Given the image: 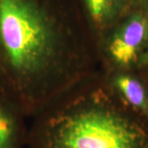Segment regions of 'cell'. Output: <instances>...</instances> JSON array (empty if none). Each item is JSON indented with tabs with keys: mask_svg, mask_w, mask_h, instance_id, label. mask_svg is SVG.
<instances>
[{
	"mask_svg": "<svg viewBox=\"0 0 148 148\" xmlns=\"http://www.w3.org/2000/svg\"><path fill=\"white\" fill-rule=\"evenodd\" d=\"M86 55L40 0H0V77L19 109L32 110L73 84Z\"/></svg>",
	"mask_w": 148,
	"mask_h": 148,
	"instance_id": "6da1fadb",
	"label": "cell"
},
{
	"mask_svg": "<svg viewBox=\"0 0 148 148\" xmlns=\"http://www.w3.org/2000/svg\"><path fill=\"white\" fill-rule=\"evenodd\" d=\"M0 95L6 96V97H8V99H10V98L8 97V94H7V92H6L5 88H4V86H3V82H2V79H1V77H0Z\"/></svg>",
	"mask_w": 148,
	"mask_h": 148,
	"instance_id": "ba28073f",
	"label": "cell"
},
{
	"mask_svg": "<svg viewBox=\"0 0 148 148\" xmlns=\"http://www.w3.org/2000/svg\"><path fill=\"white\" fill-rule=\"evenodd\" d=\"M19 108L0 95V148H17L21 133L17 116Z\"/></svg>",
	"mask_w": 148,
	"mask_h": 148,
	"instance_id": "5b68a950",
	"label": "cell"
},
{
	"mask_svg": "<svg viewBox=\"0 0 148 148\" xmlns=\"http://www.w3.org/2000/svg\"><path fill=\"white\" fill-rule=\"evenodd\" d=\"M90 20L97 30L104 31L121 13L124 0H83Z\"/></svg>",
	"mask_w": 148,
	"mask_h": 148,
	"instance_id": "8992f818",
	"label": "cell"
},
{
	"mask_svg": "<svg viewBox=\"0 0 148 148\" xmlns=\"http://www.w3.org/2000/svg\"><path fill=\"white\" fill-rule=\"evenodd\" d=\"M139 61L143 65H148V49L145 53H142L141 57L139 58Z\"/></svg>",
	"mask_w": 148,
	"mask_h": 148,
	"instance_id": "52a82bcc",
	"label": "cell"
},
{
	"mask_svg": "<svg viewBox=\"0 0 148 148\" xmlns=\"http://www.w3.org/2000/svg\"><path fill=\"white\" fill-rule=\"evenodd\" d=\"M112 86L127 105L148 118V95L139 80L128 74L119 73L113 77Z\"/></svg>",
	"mask_w": 148,
	"mask_h": 148,
	"instance_id": "277c9868",
	"label": "cell"
},
{
	"mask_svg": "<svg viewBox=\"0 0 148 148\" xmlns=\"http://www.w3.org/2000/svg\"><path fill=\"white\" fill-rule=\"evenodd\" d=\"M37 148H148V133L119 110L104 89L86 90L59 107L37 133Z\"/></svg>",
	"mask_w": 148,
	"mask_h": 148,
	"instance_id": "7a4b0ae2",
	"label": "cell"
},
{
	"mask_svg": "<svg viewBox=\"0 0 148 148\" xmlns=\"http://www.w3.org/2000/svg\"><path fill=\"white\" fill-rule=\"evenodd\" d=\"M147 40L148 12L132 13L110 35L106 45V55L118 67L129 68L139 60Z\"/></svg>",
	"mask_w": 148,
	"mask_h": 148,
	"instance_id": "3957f363",
	"label": "cell"
},
{
	"mask_svg": "<svg viewBox=\"0 0 148 148\" xmlns=\"http://www.w3.org/2000/svg\"><path fill=\"white\" fill-rule=\"evenodd\" d=\"M132 1H134V2H141V1H143V0H132Z\"/></svg>",
	"mask_w": 148,
	"mask_h": 148,
	"instance_id": "9c48e42d",
	"label": "cell"
}]
</instances>
